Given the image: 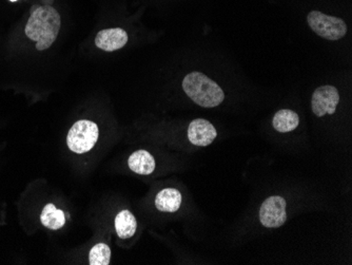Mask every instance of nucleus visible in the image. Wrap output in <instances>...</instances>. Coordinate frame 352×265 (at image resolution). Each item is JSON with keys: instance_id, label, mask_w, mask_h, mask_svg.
<instances>
[{"instance_id": "f257e3e1", "label": "nucleus", "mask_w": 352, "mask_h": 265, "mask_svg": "<svg viewBox=\"0 0 352 265\" xmlns=\"http://www.w3.org/2000/svg\"><path fill=\"white\" fill-rule=\"evenodd\" d=\"M60 15L51 6H35L32 8L31 17L25 25L28 39L36 41V49L45 51L56 41L60 30Z\"/></svg>"}, {"instance_id": "f03ea898", "label": "nucleus", "mask_w": 352, "mask_h": 265, "mask_svg": "<svg viewBox=\"0 0 352 265\" xmlns=\"http://www.w3.org/2000/svg\"><path fill=\"white\" fill-rule=\"evenodd\" d=\"M186 94L203 108H214L225 100L223 89L201 72H191L183 81Z\"/></svg>"}, {"instance_id": "7ed1b4c3", "label": "nucleus", "mask_w": 352, "mask_h": 265, "mask_svg": "<svg viewBox=\"0 0 352 265\" xmlns=\"http://www.w3.org/2000/svg\"><path fill=\"white\" fill-rule=\"evenodd\" d=\"M100 129L98 125L91 120H82L75 123L67 136L69 149L82 154L90 151L98 143Z\"/></svg>"}, {"instance_id": "20e7f679", "label": "nucleus", "mask_w": 352, "mask_h": 265, "mask_svg": "<svg viewBox=\"0 0 352 265\" xmlns=\"http://www.w3.org/2000/svg\"><path fill=\"white\" fill-rule=\"evenodd\" d=\"M307 23L316 35L327 41H339L347 33V25L343 19L329 17L320 11L310 12L308 14Z\"/></svg>"}, {"instance_id": "39448f33", "label": "nucleus", "mask_w": 352, "mask_h": 265, "mask_svg": "<svg viewBox=\"0 0 352 265\" xmlns=\"http://www.w3.org/2000/svg\"><path fill=\"white\" fill-rule=\"evenodd\" d=\"M287 220L286 200L272 195L265 200L260 209V221L267 229H278Z\"/></svg>"}, {"instance_id": "423d86ee", "label": "nucleus", "mask_w": 352, "mask_h": 265, "mask_svg": "<svg viewBox=\"0 0 352 265\" xmlns=\"http://www.w3.org/2000/svg\"><path fill=\"white\" fill-rule=\"evenodd\" d=\"M339 102V91L336 87L329 85L318 87L312 94V112L318 118H322L326 114H333L337 110Z\"/></svg>"}, {"instance_id": "0eeeda50", "label": "nucleus", "mask_w": 352, "mask_h": 265, "mask_svg": "<svg viewBox=\"0 0 352 265\" xmlns=\"http://www.w3.org/2000/svg\"><path fill=\"white\" fill-rule=\"evenodd\" d=\"M217 136V129L209 120L197 118L190 123L188 128V138L195 146L211 145Z\"/></svg>"}, {"instance_id": "6e6552de", "label": "nucleus", "mask_w": 352, "mask_h": 265, "mask_svg": "<svg viewBox=\"0 0 352 265\" xmlns=\"http://www.w3.org/2000/svg\"><path fill=\"white\" fill-rule=\"evenodd\" d=\"M128 34L122 28L102 30L95 37V45L100 50L113 52L124 48L128 43Z\"/></svg>"}, {"instance_id": "1a4fd4ad", "label": "nucleus", "mask_w": 352, "mask_h": 265, "mask_svg": "<svg viewBox=\"0 0 352 265\" xmlns=\"http://www.w3.org/2000/svg\"><path fill=\"white\" fill-rule=\"evenodd\" d=\"M128 165L138 175L149 176L155 169V160L146 150H138L130 156Z\"/></svg>"}, {"instance_id": "9d476101", "label": "nucleus", "mask_w": 352, "mask_h": 265, "mask_svg": "<svg viewBox=\"0 0 352 265\" xmlns=\"http://www.w3.org/2000/svg\"><path fill=\"white\" fill-rule=\"evenodd\" d=\"M182 204V195L177 189H165L160 191L155 198V206L164 213H175Z\"/></svg>"}, {"instance_id": "9b49d317", "label": "nucleus", "mask_w": 352, "mask_h": 265, "mask_svg": "<svg viewBox=\"0 0 352 265\" xmlns=\"http://www.w3.org/2000/svg\"><path fill=\"white\" fill-rule=\"evenodd\" d=\"M298 124H300L298 114L289 109H283L276 112L272 120L274 129L280 134L294 131L296 128H298Z\"/></svg>"}, {"instance_id": "f8f14e48", "label": "nucleus", "mask_w": 352, "mask_h": 265, "mask_svg": "<svg viewBox=\"0 0 352 265\" xmlns=\"http://www.w3.org/2000/svg\"><path fill=\"white\" fill-rule=\"evenodd\" d=\"M41 222L47 229L57 231L66 224V215L60 209H57L54 204L49 203L45 205L41 215Z\"/></svg>"}, {"instance_id": "ddd939ff", "label": "nucleus", "mask_w": 352, "mask_h": 265, "mask_svg": "<svg viewBox=\"0 0 352 265\" xmlns=\"http://www.w3.org/2000/svg\"><path fill=\"white\" fill-rule=\"evenodd\" d=\"M138 229V221L129 211H122L116 218V229L122 239L131 238Z\"/></svg>"}, {"instance_id": "4468645a", "label": "nucleus", "mask_w": 352, "mask_h": 265, "mask_svg": "<svg viewBox=\"0 0 352 265\" xmlns=\"http://www.w3.org/2000/svg\"><path fill=\"white\" fill-rule=\"evenodd\" d=\"M111 260V249L104 243H98L91 248L89 263L91 265H109Z\"/></svg>"}, {"instance_id": "2eb2a0df", "label": "nucleus", "mask_w": 352, "mask_h": 265, "mask_svg": "<svg viewBox=\"0 0 352 265\" xmlns=\"http://www.w3.org/2000/svg\"><path fill=\"white\" fill-rule=\"evenodd\" d=\"M10 1H12V3H14V1H17V0H10Z\"/></svg>"}]
</instances>
